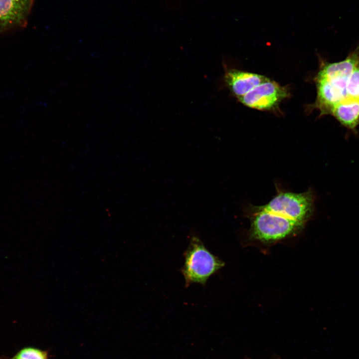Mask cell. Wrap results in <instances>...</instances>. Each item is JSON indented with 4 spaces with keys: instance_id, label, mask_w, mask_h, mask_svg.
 <instances>
[{
    "instance_id": "cell-1",
    "label": "cell",
    "mask_w": 359,
    "mask_h": 359,
    "mask_svg": "<svg viewBox=\"0 0 359 359\" xmlns=\"http://www.w3.org/2000/svg\"><path fill=\"white\" fill-rule=\"evenodd\" d=\"M250 216V238L265 244L273 243L294 235L305 225L280 212L265 209L261 206L252 207Z\"/></svg>"
},
{
    "instance_id": "cell-2",
    "label": "cell",
    "mask_w": 359,
    "mask_h": 359,
    "mask_svg": "<svg viewBox=\"0 0 359 359\" xmlns=\"http://www.w3.org/2000/svg\"><path fill=\"white\" fill-rule=\"evenodd\" d=\"M183 255L184 261L181 272L186 287L193 283L204 286L209 278L224 265L221 260L206 248L199 236L192 232Z\"/></svg>"
},
{
    "instance_id": "cell-3",
    "label": "cell",
    "mask_w": 359,
    "mask_h": 359,
    "mask_svg": "<svg viewBox=\"0 0 359 359\" xmlns=\"http://www.w3.org/2000/svg\"><path fill=\"white\" fill-rule=\"evenodd\" d=\"M288 95L286 88L269 79L238 99L249 108L260 110H270L277 107Z\"/></svg>"
},
{
    "instance_id": "cell-4",
    "label": "cell",
    "mask_w": 359,
    "mask_h": 359,
    "mask_svg": "<svg viewBox=\"0 0 359 359\" xmlns=\"http://www.w3.org/2000/svg\"><path fill=\"white\" fill-rule=\"evenodd\" d=\"M34 0H0V33L27 23Z\"/></svg>"
},
{
    "instance_id": "cell-5",
    "label": "cell",
    "mask_w": 359,
    "mask_h": 359,
    "mask_svg": "<svg viewBox=\"0 0 359 359\" xmlns=\"http://www.w3.org/2000/svg\"><path fill=\"white\" fill-rule=\"evenodd\" d=\"M269 79L262 75L235 69L227 70L224 76L225 84L237 98Z\"/></svg>"
},
{
    "instance_id": "cell-6",
    "label": "cell",
    "mask_w": 359,
    "mask_h": 359,
    "mask_svg": "<svg viewBox=\"0 0 359 359\" xmlns=\"http://www.w3.org/2000/svg\"><path fill=\"white\" fill-rule=\"evenodd\" d=\"M330 114L343 126L356 134L359 125V98H345L334 107Z\"/></svg>"
},
{
    "instance_id": "cell-7",
    "label": "cell",
    "mask_w": 359,
    "mask_h": 359,
    "mask_svg": "<svg viewBox=\"0 0 359 359\" xmlns=\"http://www.w3.org/2000/svg\"><path fill=\"white\" fill-rule=\"evenodd\" d=\"M346 92L347 97L359 98V62L349 78Z\"/></svg>"
},
{
    "instance_id": "cell-8",
    "label": "cell",
    "mask_w": 359,
    "mask_h": 359,
    "mask_svg": "<svg viewBox=\"0 0 359 359\" xmlns=\"http://www.w3.org/2000/svg\"><path fill=\"white\" fill-rule=\"evenodd\" d=\"M11 359H47L46 352L32 348L23 349Z\"/></svg>"
}]
</instances>
